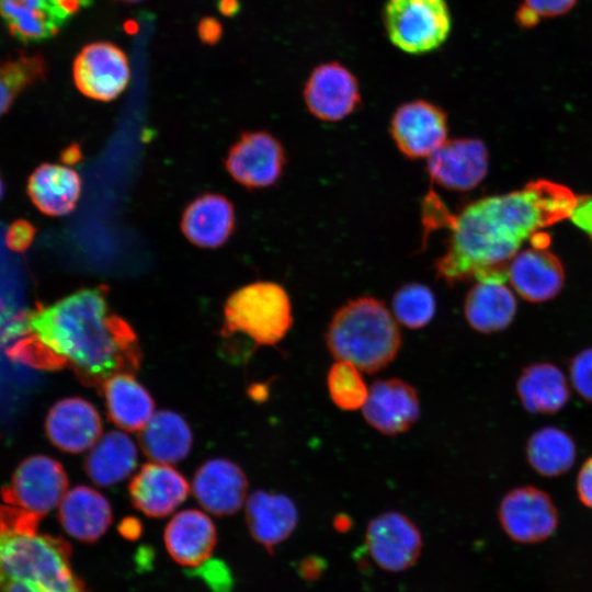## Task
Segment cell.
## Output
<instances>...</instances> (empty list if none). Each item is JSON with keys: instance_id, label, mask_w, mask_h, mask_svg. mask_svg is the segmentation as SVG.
<instances>
[{"instance_id": "cell-7", "label": "cell", "mask_w": 592, "mask_h": 592, "mask_svg": "<svg viewBox=\"0 0 592 592\" xmlns=\"http://www.w3.org/2000/svg\"><path fill=\"white\" fill-rule=\"evenodd\" d=\"M68 489L62 465L54 458L35 455L24 459L11 482L1 490L3 501L41 519L59 505Z\"/></svg>"}, {"instance_id": "cell-43", "label": "cell", "mask_w": 592, "mask_h": 592, "mask_svg": "<svg viewBox=\"0 0 592 592\" xmlns=\"http://www.w3.org/2000/svg\"><path fill=\"white\" fill-rule=\"evenodd\" d=\"M121 534L128 539H135L141 532V525L135 519H125L119 527Z\"/></svg>"}, {"instance_id": "cell-28", "label": "cell", "mask_w": 592, "mask_h": 592, "mask_svg": "<svg viewBox=\"0 0 592 592\" xmlns=\"http://www.w3.org/2000/svg\"><path fill=\"white\" fill-rule=\"evenodd\" d=\"M516 392L525 410L539 414L558 412L570 396L565 374L550 363L525 367L516 382Z\"/></svg>"}, {"instance_id": "cell-36", "label": "cell", "mask_w": 592, "mask_h": 592, "mask_svg": "<svg viewBox=\"0 0 592 592\" xmlns=\"http://www.w3.org/2000/svg\"><path fill=\"white\" fill-rule=\"evenodd\" d=\"M36 236V228L26 219L14 220L7 229L4 241L13 252H24Z\"/></svg>"}, {"instance_id": "cell-35", "label": "cell", "mask_w": 592, "mask_h": 592, "mask_svg": "<svg viewBox=\"0 0 592 592\" xmlns=\"http://www.w3.org/2000/svg\"><path fill=\"white\" fill-rule=\"evenodd\" d=\"M569 377L574 390L592 402V346L574 355L569 364Z\"/></svg>"}, {"instance_id": "cell-46", "label": "cell", "mask_w": 592, "mask_h": 592, "mask_svg": "<svg viewBox=\"0 0 592 592\" xmlns=\"http://www.w3.org/2000/svg\"><path fill=\"white\" fill-rule=\"evenodd\" d=\"M119 1L133 3V2H139V1H141V0H119Z\"/></svg>"}, {"instance_id": "cell-38", "label": "cell", "mask_w": 592, "mask_h": 592, "mask_svg": "<svg viewBox=\"0 0 592 592\" xmlns=\"http://www.w3.org/2000/svg\"><path fill=\"white\" fill-rule=\"evenodd\" d=\"M569 218L592 241V195L578 196Z\"/></svg>"}, {"instance_id": "cell-8", "label": "cell", "mask_w": 592, "mask_h": 592, "mask_svg": "<svg viewBox=\"0 0 592 592\" xmlns=\"http://www.w3.org/2000/svg\"><path fill=\"white\" fill-rule=\"evenodd\" d=\"M391 139L409 159H428L446 140V112L428 100H412L398 106L390 119Z\"/></svg>"}, {"instance_id": "cell-15", "label": "cell", "mask_w": 592, "mask_h": 592, "mask_svg": "<svg viewBox=\"0 0 592 592\" xmlns=\"http://www.w3.org/2000/svg\"><path fill=\"white\" fill-rule=\"evenodd\" d=\"M366 422L382 434L395 436L410 430L421 413L417 390L399 378L377 379L362 408Z\"/></svg>"}, {"instance_id": "cell-11", "label": "cell", "mask_w": 592, "mask_h": 592, "mask_svg": "<svg viewBox=\"0 0 592 592\" xmlns=\"http://www.w3.org/2000/svg\"><path fill=\"white\" fill-rule=\"evenodd\" d=\"M286 164L283 145L264 130L243 133L230 147L225 167L235 181L248 189L275 184Z\"/></svg>"}, {"instance_id": "cell-22", "label": "cell", "mask_w": 592, "mask_h": 592, "mask_svg": "<svg viewBox=\"0 0 592 592\" xmlns=\"http://www.w3.org/2000/svg\"><path fill=\"white\" fill-rule=\"evenodd\" d=\"M163 540L177 563L198 567L210 557L217 543V531L205 513L194 509L183 510L168 522Z\"/></svg>"}, {"instance_id": "cell-30", "label": "cell", "mask_w": 592, "mask_h": 592, "mask_svg": "<svg viewBox=\"0 0 592 592\" xmlns=\"http://www.w3.org/2000/svg\"><path fill=\"white\" fill-rule=\"evenodd\" d=\"M137 460L135 443L125 433L111 431L91 447L84 471L95 485L109 487L127 478L135 470Z\"/></svg>"}, {"instance_id": "cell-34", "label": "cell", "mask_w": 592, "mask_h": 592, "mask_svg": "<svg viewBox=\"0 0 592 592\" xmlns=\"http://www.w3.org/2000/svg\"><path fill=\"white\" fill-rule=\"evenodd\" d=\"M361 372L354 364L346 361L337 360L331 365L327 376V386L331 400L340 409L354 411L365 405L369 389Z\"/></svg>"}, {"instance_id": "cell-24", "label": "cell", "mask_w": 592, "mask_h": 592, "mask_svg": "<svg viewBox=\"0 0 592 592\" xmlns=\"http://www.w3.org/2000/svg\"><path fill=\"white\" fill-rule=\"evenodd\" d=\"M235 224V210L230 201L220 194L206 193L186 206L181 230L197 247L217 248L231 236Z\"/></svg>"}, {"instance_id": "cell-21", "label": "cell", "mask_w": 592, "mask_h": 592, "mask_svg": "<svg viewBox=\"0 0 592 592\" xmlns=\"http://www.w3.org/2000/svg\"><path fill=\"white\" fill-rule=\"evenodd\" d=\"M246 521L252 538L272 554L296 528L298 510L285 494L255 490L246 502Z\"/></svg>"}, {"instance_id": "cell-33", "label": "cell", "mask_w": 592, "mask_h": 592, "mask_svg": "<svg viewBox=\"0 0 592 592\" xmlns=\"http://www.w3.org/2000/svg\"><path fill=\"white\" fill-rule=\"evenodd\" d=\"M391 309L395 319L409 329L428 326L436 311V299L432 289L421 283H407L392 296Z\"/></svg>"}, {"instance_id": "cell-41", "label": "cell", "mask_w": 592, "mask_h": 592, "mask_svg": "<svg viewBox=\"0 0 592 592\" xmlns=\"http://www.w3.org/2000/svg\"><path fill=\"white\" fill-rule=\"evenodd\" d=\"M542 20V16L524 2H521L514 12V21L523 30L534 29Z\"/></svg>"}, {"instance_id": "cell-37", "label": "cell", "mask_w": 592, "mask_h": 592, "mask_svg": "<svg viewBox=\"0 0 592 592\" xmlns=\"http://www.w3.org/2000/svg\"><path fill=\"white\" fill-rule=\"evenodd\" d=\"M579 0H523L533 8L542 19H553L568 14Z\"/></svg>"}, {"instance_id": "cell-20", "label": "cell", "mask_w": 592, "mask_h": 592, "mask_svg": "<svg viewBox=\"0 0 592 592\" xmlns=\"http://www.w3.org/2000/svg\"><path fill=\"white\" fill-rule=\"evenodd\" d=\"M508 280L515 293L531 303L553 299L565 283L561 261L546 248L532 247L511 260Z\"/></svg>"}, {"instance_id": "cell-1", "label": "cell", "mask_w": 592, "mask_h": 592, "mask_svg": "<svg viewBox=\"0 0 592 592\" xmlns=\"http://www.w3.org/2000/svg\"><path fill=\"white\" fill-rule=\"evenodd\" d=\"M578 196L566 185L538 179L524 187L492 195L448 212L430 192L423 201L425 228L447 227L446 250L435 271L448 285L476 281H508V267L522 244L544 228L570 217Z\"/></svg>"}, {"instance_id": "cell-31", "label": "cell", "mask_w": 592, "mask_h": 592, "mask_svg": "<svg viewBox=\"0 0 592 592\" xmlns=\"http://www.w3.org/2000/svg\"><path fill=\"white\" fill-rule=\"evenodd\" d=\"M577 447L572 437L556 426L535 431L526 445L530 466L545 477H557L567 473L574 464Z\"/></svg>"}, {"instance_id": "cell-12", "label": "cell", "mask_w": 592, "mask_h": 592, "mask_svg": "<svg viewBox=\"0 0 592 592\" xmlns=\"http://www.w3.org/2000/svg\"><path fill=\"white\" fill-rule=\"evenodd\" d=\"M365 546L373 561L383 570L400 572L412 567L422 550L417 525L405 514L387 511L371 520Z\"/></svg>"}, {"instance_id": "cell-42", "label": "cell", "mask_w": 592, "mask_h": 592, "mask_svg": "<svg viewBox=\"0 0 592 592\" xmlns=\"http://www.w3.org/2000/svg\"><path fill=\"white\" fill-rule=\"evenodd\" d=\"M325 570V562L318 557H308L303 560L299 572L303 578L311 580L318 578Z\"/></svg>"}, {"instance_id": "cell-10", "label": "cell", "mask_w": 592, "mask_h": 592, "mask_svg": "<svg viewBox=\"0 0 592 592\" xmlns=\"http://www.w3.org/2000/svg\"><path fill=\"white\" fill-rule=\"evenodd\" d=\"M498 516L505 534L521 544L542 542L558 525V512L551 498L533 486L509 491L500 502Z\"/></svg>"}, {"instance_id": "cell-16", "label": "cell", "mask_w": 592, "mask_h": 592, "mask_svg": "<svg viewBox=\"0 0 592 592\" xmlns=\"http://www.w3.org/2000/svg\"><path fill=\"white\" fill-rule=\"evenodd\" d=\"M90 0H0V15L9 32L22 42L56 35L65 22Z\"/></svg>"}, {"instance_id": "cell-26", "label": "cell", "mask_w": 592, "mask_h": 592, "mask_svg": "<svg viewBox=\"0 0 592 592\" xmlns=\"http://www.w3.org/2000/svg\"><path fill=\"white\" fill-rule=\"evenodd\" d=\"M107 418L119 429L140 431L151 419L155 401L132 373H118L101 386Z\"/></svg>"}, {"instance_id": "cell-40", "label": "cell", "mask_w": 592, "mask_h": 592, "mask_svg": "<svg viewBox=\"0 0 592 592\" xmlns=\"http://www.w3.org/2000/svg\"><path fill=\"white\" fill-rule=\"evenodd\" d=\"M197 35L204 44L214 45L223 35L221 24L215 18H203L198 22Z\"/></svg>"}, {"instance_id": "cell-2", "label": "cell", "mask_w": 592, "mask_h": 592, "mask_svg": "<svg viewBox=\"0 0 592 592\" xmlns=\"http://www.w3.org/2000/svg\"><path fill=\"white\" fill-rule=\"evenodd\" d=\"M106 293L100 285L39 305L25 317V338L9 355L35 368L68 367L82 384L98 390L115 374H135L143 357L137 335L111 311Z\"/></svg>"}, {"instance_id": "cell-23", "label": "cell", "mask_w": 592, "mask_h": 592, "mask_svg": "<svg viewBox=\"0 0 592 592\" xmlns=\"http://www.w3.org/2000/svg\"><path fill=\"white\" fill-rule=\"evenodd\" d=\"M58 520L68 535L91 544L103 536L112 524V506L96 490L78 486L67 491L60 501Z\"/></svg>"}, {"instance_id": "cell-13", "label": "cell", "mask_w": 592, "mask_h": 592, "mask_svg": "<svg viewBox=\"0 0 592 592\" xmlns=\"http://www.w3.org/2000/svg\"><path fill=\"white\" fill-rule=\"evenodd\" d=\"M489 169V151L478 138L447 139L426 161L432 182L449 191L467 192L477 187Z\"/></svg>"}, {"instance_id": "cell-6", "label": "cell", "mask_w": 592, "mask_h": 592, "mask_svg": "<svg viewBox=\"0 0 592 592\" xmlns=\"http://www.w3.org/2000/svg\"><path fill=\"white\" fill-rule=\"evenodd\" d=\"M384 23L391 44L414 55L440 47L452 27L445 0H387Z\"/></svg>"}, {"instance_id": "cell-9", "label": "cell", "mask_w": 592, "mask_h": 592, "mask_svg": "<svg viewBox=\"0 0 592 592\" xmlns=\"http://www.w3.org/2000/svg\"><path fill=\"white\" fill-rule=\"evenodd\" d=\"M72 77L82 94L96 101L110 102L128 84L130 70L127 56L113 43L88 44L75 58Z\"/></svg>"}, {"instance_id": "cell-27", "label": "cell", "mask_w": 592, "mask_h": 592, "mask_svg": "<svg viewBox=\"0 0 592 592\" xmlns=\"http://www.w3.org/2000/svg\"><path fill=\"white\" fill-rule=\"evenodd\" d=\"M500 281H477L464 301L468 325L483 334L506 329L516 314V299L512 291Z\"/></svg>"}, {"instance_id": "cell-18", "label": "cell", "mask_w": 592, "mask_h": 592, "mask_svg": "<svg viewBox=\"0 0 592 592\" xmlns=\"http://www.w3.org/2000/svg\"><path fill=\"white\" fill-rule=\"evenodd\" d=\"M186 479L173 467L162 463L145 464L128 486L132 504L149 517L171 514L187 497Z\"/></svg>"}, {"instance_id": "cell-19", "label": "cell", "mask_w": 592, "mask_h": 592, "mask_svg": "<svg viewBox=\"0 0 592 592\" xmlns=\"http://www.w3.org/2000/svg\"><path fill=\"white\" fill-rule=\"evenodd\" d=\"M45 430L57 448L81 453L99 441L102 422L93 405L82 398L71 397L57 401L50 408Z\"/></svg>"}, {"instance_id": "cell-44", "label": "cell", "mask_w": 592, "mask_h": 592, "mask_svg": "<svg viewBox=\"0 0 592 592\" xmlns=\"http://www.w3.org/2000/svg\"><path fill=\"white\" fill-rule=\"evenodd\" d=\"M219 12L225 16H235L240 11L239 0H218Z\"/></svg>"}, {"instance_id": "cell-4", "label": "cell", "mask_w": 592, "mask_h": 592, "mask_svg": "<svg viewBox=\"0 0 592 592\" xmlns=\"http://www.w3.org/2000/svg\"><path fill=\"white\" fill-rule=\"evenodd\" d=\"M326 344L335 360L374 374L397 356L401 334L397 320L384 301L361 296L341 306L331 318Z\"/></svg>"}, {"instance_id": "cell-3", "label": "cell", "mask_w": 592, "mask_h": 592, "mask_svg": "<svg viewBox=\"0 0 592 592\" xmlns=\"http://www.w3.org/2000/svg\"><path fill=\"white\" fill-rule=\"evenodd\" d=\"M41 517L0 505V592H88L61 536L38 531Z\"/></svg>"}, {"instance_id": "cell-29", "label": "cell", "mask_w": 592, "mask_h": 592, "mask_svg": "<svg viewBox=\"0 0 592 592\" xmlns=\"http://www.w3.org/2000/svg\"><path fill=\"white\" fill-rule=\"evenodd\" d=\"M139 444L145 455L152 462L174 464L190 453L193 435L180 414L162 410L153 413L140 430Z\"/></svg>"}, {"instance_id": "cell-39", "label": "cell", "mask_w": 592, "mask_h": 592, "mask_svg": "<svg viewBox=\"0 0 592 592\" xmlns=\"http://www.w3.org/2000/svg\"><path fill=\"white\" fill-rule=\"evenodd\" d=\"M579 500L592 509V456L581 466L576 482Z\"/></svg>"}, {"instance_id": "cell-5", "label": "cell", "mask_w": 592, "mask_h": 592, "mask_svg": "<svg viewBox=\"0 0 592 592\" xmlns=\"http://www.w3.org/2000/svg\"><path fill=\"white\" fill-rule=\"evenodd\" d=\"M293 325L285 288L274 282H254L234 292L224 306L221 335L242 334L254 345H275Z\"/></svg>"}, {"instance_id": "cell-14", "label": "cell", "mask_w": 592, "mask_h": 592, "mask_svg": "<svg viewBox=\"0 0 592 592\" xmlns=\"http://www.w3.org/2000/svg\"><path fill=\"white\" fill-rule=\"evenodd\" d=\"M303 95L309 113L322 122L342 121L361 104L356 77L337 61L316 67L305 83Z\"/></svg>"}, {"instance_id": "cell-17", "label": "cell", "mask_w": 592, "mask_h": 592, "mask_svg": "<svg viewBox=\"0 0 592 592\" xmlns=\"http://www.w3.org/2000/svg\"><path fill=\"white\" fill-rule=\"evenodd\" d=\"M192 489L197 502L206 511L217 516H227L243 505L248 480L234 462L213 458L196 470Z\"/></svg>"}, {"instance_id": "cell-25", "label": "cell", "mask_w": 592, "mask_h": 592, "mask_svg": "<svg viewBox=\"0 0 592 592\" xmlns=\"http://www.w3.org/2000/svg\"><path fill=\"white\" fill-rule=\"evenodd\" d=\"M81 186V179L73 169L43 163L29 177L26 192L39 212L56 217L75 209Z\"/></svg>"}, {"instance_id": "cell-45", "label": "cell", "mask_w": 592, "mask_h": 592, "mask_svg": "<svg viewBox=\"0 0 592 592\" xmlns=\"http://www.w3.org/2000/svg\"><path fill=\"white\" fill-rule=\"evenodd\" d=\"M3 192H4V186H3V181H2L1 173H0V200L3 196Z\"/></svg>"}, {"instance_id": "cell-32", "label": "cell", "mask_w": 592, "mask_h": 592, "mask_svg": "<svg viewBox=\"0 0 592 592\" xmlns=\"http://www.w3.org/2000/svg\"><path fill=\"white\" fill-rule=\"evenodd\" d=\"M46 72V60L39 54L21 53L0 62V117L24 90L44 79Z\"/></svg>"}]
</instances>
